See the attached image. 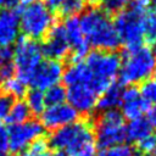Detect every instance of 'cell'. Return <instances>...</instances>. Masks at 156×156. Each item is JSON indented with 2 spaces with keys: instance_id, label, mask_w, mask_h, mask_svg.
<instances>
[{
  "instance_id": "cell-1",
  "label": "cell",
  "mask_w": 156,
  "mask_h": 156,
  "mask_svg": "<svg viewBox=\"0 0 156 156\" xmlns=\"http://www.w3.org/2000/svg\"><path fill=\"white\" fill-rule=\"evenodd\" d=\"M55 150L67 151L72 156H98L93 124L88 119H77L54 130L48 140Z\"/></svg>"
},
{
  "instance_id": "cell-2",
  "label": "cell",
  "mask_w": 156,
  "mask_h": 156,
  "mask_svg": "<svg viewBox=\"0 0 156 156\" xmlns=\"http://www.w3.org/2000/svg\"><path fill=\"white\" fill-rule=\"evenodd\" d=\"M89 46L95 50L116 51L121 45L110 15L101 7L91 6L78 18Z\"/></svg>"
},
{
  "instance_id": "cell-3",
  "label": "cell",
  "mask_w": 156,
  "mask_h": 156,
  "mask_svg": "<svg viewBox=\"0 0 156 156\" xmlns=\"http://www.w3.org/2000/svg\"><path fill=\"white\" fill-rule=\"evenodd\" d=\"M150 6V0H129L127 7L116 13L113 27L119 43L123 44L126 49L144 45L143 16Z\"/></svg>"
},
{
  "instance_id": "cell-4",
  "label": "cell",
  "mask_w": 156,
  "mask_h": 156,
  "mask_svg": "<svg viewBox=\"0 0 156 156\" xmlns=\"http://www.w3.org/2000/svg\"><path fill=\"white\" fill-rule=\"evenodd\" d=\"M156 54L151 48L140 45L133 49H126L121 57V67L118 72L119 83L123 85H135L143 83L155 74Z\"/></svg>"
},
{
  "instance_id": "cell-5",
  "label": "cell",
  "mask_w": 156,
  "mask_h": 156,
  "mask_svg": "<svg viewBox=\"0 0 156 156\" xmlns=\"http://www.w3.org/2000/svg\"><path fill=\"white\" fill-rule=\"evenodd\" d=\"M83 60L91 74V87L99 95L116 82L121 67V56L116 51L93 50Z\"/></svg>"
},
{
  "instance_id": "cell-6",
  "label": "cell",
  "mask_w": 156,
  "mask_h": 156,
  "mask_svg": "<svg viewBox=\"0 0 156 156\" xmlns=\"http://www.w3.org/2000/svg\"><path fill=\"white\" fill-rule=\"evenodd\" d=\"M20 32L26 38L44 39L55 24V16L43 2L27 4L20 12Z\"/></svg>"
},
{
  "instance_id": "cell-7",
  "label": "cell",
  "mask_w": 156,
  "mask_h": 156,
  "mask_svg": "<svg viewBox=\"0 0 156 156\" xmlns=\"http://www.w3.org/2000/svg\"><path fill=\"white\" fill-rule=\"evenodd\" d=\"M43 56L44 55L39 41L26 37L17 39L12 50L15 76L28 85L34 71L43 61Z\"/></svg>"
},
{
  "instance_id": "cell-8",
  "label": "cell",
  "mask_w": 156,
  "mask_h": 156,
  "mask_svg": "<svg viewBox=\"0 0 156 156\" xmlns=\"http://www.w3.org/2000/svg\"><path fill=\"white\" fill-rule=\"evenodd\" d=\"M126 124V119L118 110L101 112L93 126L96 147L102 150L124 143Z\"/></svg>"
},
{
  "instance_id": "cell-9",
  "label": "cell",
  "mask_w": 156,
  "mask_h": 156,
  "mask_svg": "<svg viewBox=\"0 0 156 156\" xmlns=\"http://www.w3.org/2000/svg\"><path fill=\"white\" fill-rule=\"evenodd\" d=\"M44 130L41 123L35 119L11 126L9 128V150L15 154L23 152L32 143L43 138Z\"/></svg>"
},
{
  "instance_id": "cell-10",
  "label": "cell",
  "mask_w": 156,
  "mask_h": 156,
  "mask_svg": "<svg viewBox=\"0 0 156 156\" xmlns=\"http://www.w3.org/2000/svg\"><path fill=\"white\" fill-rule=\"evenodd\" d=\"M99 94L88 84H76L66 88V101L79 115H90L96 110Z\"/></svg>"
},
{
  "instance_id": "cell-11",
  "label": "cell",
  "mask_w": 156,
  "mask_h": 156,
  "mask_svg": "<svg viewBox=\"0 0 156 156\" xmlns=\"http://www.w3.org/2000/svg\"><path fill=\"white\" fill-rule=\"evenodd\" d=\"M62 74H63L62 62L57 60L46 58L39 63V66L37 67V69L34 71L30 78L29 84L33 88L44 91L54 85H57L60 80H62Z\"/></svg>"
},
{
  "instance_id": "cell-12",
  "label": "cell",
  "mask_w": 156,
  "mask_h": 156,
  "mask_svg": "<svg viewBox=\"0 0 156 156\" xmlns=\"http://www.w3.org/2000/svg\"><path fill=\"white\" fill-rule=\"evenodd\" d=\"M77 119L78 113L67 102L55 106H46L40 115V123L44 127V129L52 132L67 124H71Z\"/></svg>"
},
{
  "instance_id": "cell-13",
  "label": "cell",
  "mask_w": 156,
  "mask_h": 156,
  "mask_svg": "<svg viewBox=\"0 0 156 156\" xmlns=\"http://www.w3.org/2000/svg\"><path fill=\"white\" fill-rule=\"evenodd\" d=\"M40 45L43 55L51 60L61 61L69 54V45L62 24H54L49 33L45 35L44 43Z\"/></svg>"
},
{
  "instance_id": "cell-14",
  "label": "cell",
  "mask_w": 156,
  "mask_h": 156,
  "mask_svg": "<svg viewBox=\"0 0 156 156\" xmlns=\"http://www.w3.org/2000/svg\"><path fill=\"white\" fill-rule=\"evenodd\" d=\"M66 38L69 45V52L73 56V60H82L89 52V44L85 39V35L80 28L78 17H69L66 18L65 23L62 24Z\"/></svg>"
},
{
  "instance_id": "cell-15",
  "label": "cell",
  "mask_w": 156,
  "mask_h": 156,
  "mask_svg": "<svg viewBox=\"0 0 156 156\" xmlns=\"http://www.w3.org/2000/svg\"><path fill=\"white\" fill-rule=\"evenodd\" d=\"M149 104L143 99L139 89L134 85L123 89L122 101H121V115L124 119L132 121L135 118L144 117L145 112L149 110Z\"/></svg>"
},
{
  "instance_id": "cell-16",
  "label": "cell",
  "mask_w": 156,
  "mask_h": 156,
  "mask_svg": "<svg viewBox=\"0 0 156 156\" xmlns=\"http://www.w3.org/2000/svg\"><path fill=\"white\" fill-rule=\"evenodd\" d=\"M20 34V15L18 11H0V48H10L16 43Z\"/></svg>"
},
{
  "instance_id": "cell-17",
  "label": "cell",
  "mask_w": 156,
  "mask_h": 156,
  "mask_svg": "<svg viewBox=\"0 0 156 156\" xmlns=\"http://www.w3.org/2000/svg\"><path fill=\"white\" fill-rule=\"evenodd\" d=\"M123 89L124 88L119 82H115L113 84H111L106 90H104L99 95L96 102V110L101 112L117 110L121 106Z\"/></svg>"
},
{
  "instance_id": "cell-18",
  "label": "cell",
  "mask_w": 156,
  "mask_h": 156,
  "mask_svg": "<svg viewBox=\"0 0 156 156\" xmlns=\"http://www.w3.org/2000/svg\"><path fill=\"white\" fill-rule=\"evenodd\" d=\"M152 128L145 117L135 118L126 124V140L134 143L135 145L152 134Z\"/></svg>"
},
{
  "instance_id": "cell-19",
  "label": "cell",
  "mask_w": 156,
  "mask_h": 156,
  "mask_svg": "<svg viewBox=\"0 0 156 156\" xmlns=\"http://www.w3.org/2000/svg\"><path fill=\"white\" fill-rule=\"evenodd\" d=\"M29 117H30V111L23 100L16 99L13 102H11L7 116H6V119L11 126L21 124L28 121Z\"/></svg>"
},
{
  "instance_id": "cell-20",
  "label": "cell",
  "mask_w": 156,
  "mask_h": 156,
  "mask_svg": "<svg viewBox=\"0 0 156 156\" xmlns=\"http://www.w3.org/2000/svg\"><path fill=\"white\" fill-rule=\"evenodd\" d=\"M24 102L28 106L30 113H34V115H41V112L46 107L45 99H44V91L35 89V88H33L26 93Z\"/></svg>"
},
{
  "instance_id": "cell-21",
  "label": "cell",
  "mask_w": 156,
  "mask_h": 156,
  "mask_svg": "<svg viewBox=\"0 0 156 156\" xmlns=\"http://www.w3.org/2000/svg\"><path fill=\"white\" fill-rule=\"evenodd\" d=\"M1 93H4L5 95H7L9 98H16L20 99L21 96L26 95L27 93V84L23 83L21 79H18L16 76H13L12 78L7 79L6 82H4L0 85Z\"/></svg>"
},
{
  "instance_id": "cell-22",
  "label": "cell",
  "mask_w": 156,
  "mask_h": 156,
  "mask_svg": "<svg viewBox=\"0 0 156 156\" xmlns=\"http://www.w3.org/2000/svg\"><path fill=\"white\" fill-rule=\"evenodd\" d=\"M143 29L145 40L152 41L156 38V7L150 6L143 16Z\"/></svg>"
},
{
  "instance_id": "cell-23",
  "label": "cell",
  "mask_w": 156,
  "mask_h": 156,
  "mask_svg": "<svg viewBox=\"0 0 156 156\" xmlns=\"http://www.w3.org/2000/svg\"><path fill=\"white\" fill-rule=\"evenodd\" d=\"M85 5L87 4L84 0H65L57 12L65 18L77 17L84 12Z\"/></svg>"
},
{
  "instance_id": "cell-24",
  "label": "cell",
  "mask_w": 156,
  "mask_h": 156,
  "mask_svg": "<svg viewBox=\"0 0 156 156\" xmlns=\"http://www.w3.org/2000/svg\"><path fill=\"white\" fill-rule=\"evenodd\" d=\"M44 99L46 106H55L66 102V88L57 84L44 90Z\"/></svg>"
},
{
  "instance_id": "cell-25",
  "label": "cell",
  "mask_w": 156,
  "mask_h": 156,
  "mask_svg": "<svg viewBox=\"0 0 156 156\" xmlns=\"http://www.w3.org/2000/svg\"><path fill=\"white\" fill-rule=\"evenodd\" d=\"M139 91L149 105H156V77H150L144 80Z\"/></svg>"
},
{
  "instance_id": "cell-26",
  "label": "cell",
  "mask_w": 156,
  "mask_h": 156,
  "mask_svg": "<svg viewBox=\"0 0 156 156\" xmlns=\"http://www.w3.org/2000/svg\"><path fill=\"white\" fill-rule=\"evenodd\" d=\"M99 156H135V150L127 143H121L106 149H102Z\"/></svg>"
},
{
  "instance_id": "cell-27",
  "label": "cell",
  "mask_w": 156,
  "mask_h": 156,
  "mask_svg": "<svg viewBox=\"0 0 156 156\" xmlns=\"http://www.w3.org/2000/svg\"><path fill=\"white\" fill-rule=\"evenodd\" d=\"M21 156H50L49 155V143L44 138H39L34 143H32Z\"/></svg>"
},
{
  "instance_id": "cell-28",
  "label": "cell",
  "mask_w": 156,
  "mask_h": 156,
  "mask_svg": "<svg viewBox=\"0 0 156 156\" xmlns=\"http://www.w3.org/2000/svg\"><path fill=\"white\" fill-rule=\"evenodd\" d=\"M138 151L144 156H152L156 154V135L152 133L144 140L136 144Z\"/></svg>"
},
{
  "instance_id": "cell-29",
  "label": "cell",
  "mask_w": 156,
  "mask_h": 156,
  "mask_svg": "<svg viewBox=\"0 0 156 156\" xmlns=\"http://www.w3.org/2000/svg\"><path fill=\"white\" fill-rule=\"evenodd\" d=\"M102 1V10L106 13H118L123 9L127 7L129 0H101Z\"/></svg>"
},
{
  "instance_id": "cell-30",
  "label": "cell",
  "mask_w": 156,
  "mask_h": 156,
  "mask_svg": "<svg viewBox=\"0 0 156 156\" xmlns=\"http://www.w3.org/2000/svg\"><path fill=\"white\" fill-rule=\"evenodd\" d=\"M9 150V128L0 122V154H6Z\"/></svg>"
},
{
  "instance_id": "cell-31",
  "label": "cell",
  "mask_w": 156,
  "mask_h": 156,
  "mask_svg": "<svg viewBox=\"0 0 156 156\" xmlns=\"http://www.w3.org/2000/svg\"><path fill=\"white\" fill-rule=\"evenodd\" d=\"M15 76V69H13V65L11 63H4L0 65V85L6 82L7 79L12 78Z\"/></svg>"
},
{
  "instance_id": "cell-32",
  "label": "cell",
  "mask_w": 156,
  "mask_h": 156,
  "mask_svg": "<svg viewBox=\"0 0 156 156\" xmlns=\"http://www.w3.org/2000/svg\"><path fill=\"white\" fill-rule=\"evenodd\" d=\"M11 102H12L11 98H9L7 95H5L4 93L0 91V122L6 118Z\"/></svg>"
},
{
  "instance_id": "cell-33",
  "label": "cell",
  "mask_w": 156,
  "mask_h": 156,
  "mask_svg": "<svg viewBox=\"0 0 156 156\" xmlns=\"http://www.w3.org/2000/svg\"><path fill=\"white\" fill-rule=\"evenodd\" d=\"M146 119L149 121V123H150L151 128L156 130V105H152L151 107H149Z\"/></svg>"
},
{
  "instance_id": "cell-34",
  "label": "cell",
  "mask_w": 156,
  "mask_h": 156,
  "mask_svg": "<svg viewBox=\"0 0 156 156\" xmlns=\"http://www.w3.org/2000/svg\"><path fill=\"white\" fill-rule=\"evenodd\" d=\"M65 0H45V6L51 11V12H57L63 4Z\"/></svg>"
},
{
  "instance_id": "cell-35",
  "label": "cell",
  "mask_w": 156,
  "mask_h": 156,
  "mask_svg": "<svg viewBox=\"0 0 156 156\" xmlns=\"http://www.w3.org/2000/svg\"><path fill=\"white\" fill-rule=\"evenodd\" d=\"M21 0H0V11L2 10H13Z\"/></svg>"
},
{
  "instance_id": "cell-36",
  "label": "cell",
  "mask_w": 156,
  "mask_h": 156,
  "mask_svg": "<svg viewBox=\"0 0 156 156\" xmlns=\"http://www.w3.org/2000/svg\"><path fill=\"white\" fill-rule=\"evenodd\" d=\"M50 156H72V155H69L67 151H62V150H56L52 155H50Z\"/></svg>"
},
{
  "instance_id": "cell-37",
  "label": "cell",
  "mask_w": 156,
  "mask_h": 156,
  "mask_svg": "<svg viewBox=\"0 0 156 156\" xmlns=\"http://www.w3.org/2000/svg\"><path fill=\"white\" fill-rule=\"evenodd\" d=\"M84 1H85V4H89L91 6H96L99 2H101V0H84Z\"/></svg>"
},
{
  "instance_id": "cell-38",
  "label": "cell",
  "mask_w": 156,
  "mask_h": 156,
  "mask_svg": "<svg viewBox=\"0 0 156 156\" xmlns=\"http://www.w3.org/2000/svg\"><path fill=\"white\" fill-rule=\"evenodd\" d=\"M21 2H26V4H32V2H40V0H21Z\"/></svg>"
},
{
  "instance_id": "cell-39",
  "label": "cell",
  "mask_w": 156,
  "mask_h": 156,
  "mask_svg": "<svg viewBox=\"0 0 156 156\" xmlns=\"http://www.w3.org/2000/svg\"><path fill=\"white\" fill-rule=\"evenodd\" d=\"M151 50H152V51L156 54V38L152 40V49H151Z\"/></svg>"
},
{
  "instance_id": "cell-40",
  "label": "cell",
  "mask_w": 156,
  "mask_h": 156,
  "mask_svg": "<svg viewBox=\"0 0 156 156\" xmlns=\"http://www.w3.org/2000/svg\"><path fill=\"white\" fill-rule=\"evenodd\" d=\"M150 2H154V5H155V7H156V0H150Z\"/></svg>"
},
{
  "instance_id": "cell-41",
  "label": "cell",
  "mask_w": 156,
  "mask_h": 156,
  "mask_svg": "<svg viewBox=\"0 0 156 156\" xmlns=\"http://www.w3.org/2000/svg\"><path fill=\"white\" fill-rule=\"evenodd\" d=\"M0 156H5V154H4V155H2V154H0Z\"/></svg>"
},
{
  "instance_id": "cell-42",
  "label": "cell",
  "mask_w": 156,
  "mask_h": 156,
  "mask_svg": "<svg viewBox=\"0 0 156 156\" xmlns=\"http://www.w3.org/2000/svg\"><path fill=\"white\" fill-rule=\"evenodd\" d=\"M152 156H156V154H155V155H152Z\"/></svg>"
},
{
  "instance_id": "cell-43",
  "label": "cell",
  "mask_w": 156,
  "mask_h": 156,
  "mask_svg": "<svg viewBox=\"0 0 156 156\" xmlns=\"http://www.w3.org/2000/svg\"><path fill=\"white\" fill-rule=\"evenodd\" d=\"M5 156H7V155H5Z\"/></svg>"
},
{
  "instance_id": "cell-44",
  "label": "cell",
  "mask_w": 156,
  "mask_h": 156,
  "mask_svg": "<svg viewBox=\"0 0 156 156\" xmlns=\"http://www.w3.org/2000/svg\"><path fill=\"white\" fill-rule=\"evenodd\" d=\"M155 73H156V71H155Z\"/></svg>"
}]
</instances>
